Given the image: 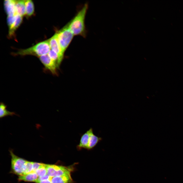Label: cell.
Listing matches in <instances>:
<instances>
[{
	"mask_svg": "<svg viewBox=\"0 0 183 183\" xmlns=\"http://www.w3.org/2000/svg\"><path fill=\"white\" fill-rule=\"evenodd\" d=\"M51 50L48 40L39 42L32 47L19 50L15 55H32L38 57L48 54Z\"/></svg>",
	"mask_w": 183,
	"mask_h": 183,
	"instance_id": "obj_2",
	"label": "cell"
},
{
	"mask_svg": "<svg viewBox=\"0 0 183 183\" xmlns=\"http://www.w3.org/2000/svg\"><path fill=\"white\" fill-rule=\"evenodd\" d=\"M38 177L35 172H33L28 174H23L19 176V181H24L27 182H36Z\"/></svg>",
	"mask_w": 183,
	"mask_h": 183,
	"instance_id": "obj_13",
	"label": "cell"
},
{
	"mask_svg": "<svg viewBox=\"0 0 183 183\" xmlns=\"http://www.w3.org/2000/svg\"><path fill=\"white\" fill-rule=\"evenodd\" d=\"M11 157V166L13 173L19 176L23 174L27 161L15 155L12 149L9 150Z\"/></svg>",
	"mask_w": 183,
	"mask_h": 183,
	"instance_id": "obj_5",
	"label": "cell"
},
{
	"mask_svg": "<svg viewBox=\"0 0 183 183\" xmlns=\"http://www.w3.org/2000/svg\"><path fill=\"white\" fill-rule=\"evenodd\" d=\"M39 57L40 61L46 69L53 74H57V69L58 68L55 63L50 57L48 54Z\"/></svg>",
	"mask_w": 183,
	"mask_h": 183,
	"instance_id": "obj_6",
	"label": "cell"
},
{
	"mask_svg": "<svg viewBox=\"0 0 183 183\" xmlns=\"http://www.w3.org/2000/svg\"><path fill=\"white\" fill-rule=\"evenodd\" d=\"M47 164L43 165L36 171V173L38 177H42L47 174Z\"/></svg>",
	"mask_w": 183,
	"mask_h": 183,
	"instance_id": "obj_18",
	"label": "cell"
},
{
	"mask_svg": "<svg viewBox=\"0 0 183 183\" xmlns=\"http://www.w3.org/2000/svg\"><path fill=\"white\" fill-rule=\"evenodd\" d=\"M60 45L64 53L70 43L74 36L68 24L55 33Z\"/></svg>",
	"mask_w": 183,
	"mask_h": 183,
	"instance_id": "obj_3",
	"label": "cell"
},
{
	"mask_svg": "<svg viewBox=\"0 0 183 183\" xmlns=\"http://www.w3.org/2000/svg\"><path fill=\"white\" fill-rule=\"evenodd\" d=\"M22 21V17L17 14L16 19L12 24L9 28L8 35L10 37H12L14 35L15 31L20 25Z\"/></svg>",
	"mask_w": 183,
	"mask_h": 183,
	"instance_id": "obj_14",
	"label": "cell"
},
{
	"mask_svg": "<svg viewBox=\"0 0 183 183\" xmlns=\"http://www.w3.org/2000/svg\"><path fill=\"white\" fill-rule=\"evenodd\" d=\"M44 163L37 162H33V171L36 172L37 170L42 166Z\"/></svg>",
	"mask_w": 183,
	"mask_h": 183,
	"instance_id": "obj_21",
	"label": "cell"
},
{
	"mask_svg": "<svg viewBox=\"0 0 183 183\" xmlns=\"http://www.w3.org/2000/svg\"><path fill=\"white\" fill-rule=\"evenodd\" d=\"M51 49L57 53L63 58L64 53L63 52L58 42L56 33L48 40Z\"/></svg>",
	"mask_w": 183,
	"mask_h": 183,
	"instance_id": "obj_7",
	"label": "cell"
},
{
	"mask_svg": "<svg viewBox=\"0 0 183 183\" xmlns=\"http://www.w3.org/2000/svg\"><path fill=\"white\" fill-rule=\"evenodd\" d=\"M50 177L47 174L43 176L38 177L36 182L37 183L38 182L41 181L50 179Z\"/></svg>",
	"mask_w": 183,
	"mask_h": 183,
	"instance_id": "obj_22",
	"label": "cell"
},
{
	"mask_svg": "<svg viewBox=\"0 0 183 183\" xmlns=\"http://www.w3.org/2000/svg\"><path fill=\"white\" fill-rule=\"evenodd\" d=\"M7 106L3 102H1L0 105V118H1L9 116L18 115L14 112H12L7 109Z\"/></svg>",
	"mask_w": 183,
	"mask_h": 183,
	"instance_id": "obj_15",
	"label": "cell"
},
{
	"mask_svg": "<svg viewBox=\"0 0 183 183\" xmlns=\"http://www.w3.org/2000/svg\"><path fill=\"white\" fill-rule=\"evenodd\" d=\"M16 14L22 17L26 14L25 0H16Z\"/></svg>",
	"mask_w": 183,
	"mask_h": 183,
	"instance_id": "obj_12",
	"label": "cell"
},
{
	"mask_svg": "<svg viewBox=\"0 0 183 183\" xmlns=\"http://www.w3.org/2000/svg\"><path fill=\"white\" fill-rule=\"evenodd\" d=\"M4 3L5 9L8 16H12L16 14V0H6Z\"/></svg>",
	"mask_w": 183,
	"mask_h": 183,
	"instance_id": "obj_9",
	"label": "cell"
},
{
	"mask_svg": "<svg viewBox=\"0 0 183 183\" xmlns=\"http://www.w3.org/2000/svg\"><path fill=\"white\" fill-rule=\"evenodd\" d=\"M102 140V138L95 135L92 128L90 134L89 142L87 149L90 150L94 148Z\"/></svg>",
	"mask_w": 183,
	"mask_h": 183,
	"instance_id": "obj_11",
	"label": "cell"
},
{
	"mask_svg": "<svg viewBox=\"0 0 183 183\" xmlns=\"http://www.w3.org/2000/svg\"><path fill=\"white\" fill-rule=\"evenodd\" d=\"M37 183H52L50 179L41 181Z\"/></svg>",
	"mask_w": 183,
	"mask_h": 183,
	"instance_id": "obj_23",
	"label": "cell"
},
{
	"mask_svg": "<svg viewBox=\"0 0 183 183\" xmlns=\"http://www.w3.org/2000/svg\"><path fill=\"white\" fill-rule=\"evenodd\" d=\"M47 174L51 177L71 174L73 171V166H66L54 164H47Z\"/></svg>",
	"mask_w": 183,
	"mask_h": 183,
	"instance_id": "obj_4",
	"label": "cell"
},
{
	"mask_svg": "<svg viewBox=\"0 0 183 183\" xmlns=\"http://www.w3.org/2000/svg\"><path fill=\"white\" fill-rule=\"evenodd\" d=\"M48 54L50 57L54 62L58 68L63 58L51 49L50 50Z\"/></svg>",
	"mask_w": 183,
	"mask_h": 183,
	"instance_id": "obj_17",
	"label": "cell"
},
{
	"mask_svg": "<svg viewBox=\"0 0 183 183\" xmlns=\"http://www.w3.org/2000/svg\"><path fill=\"white\" fill-rule=\"evenodd\" d=\"M50 180L52 183H73L71 174L60 176L50 177Z\"/></svg>",
	"mask_w": 183,
	"mask_h": 183,
	"instance_id": "obj_10",
	"label": "cell"
},
{
	"mask_svg": "<svg viewBox=\"0 0 183 183\" xmlns=\"http://www.w3.org/2000/svg\"><path fill=\"white\" fill-rule=\"evenodd\" d=\"M88 8V4H85L74 17L67 24L69 28L74 35L85 36V20Z\"/></svg>",
	"mask_w": 183,
	"mask_h": 183,
	"instance_id": "obj_1",
	"label": "cell"
},
{
	"mask_svg": "<svg viewBox=\"0 0 183 183\" xmlns=\"http://www.w3.org/2000/svg\"><path fill=\"white\" fill-rule=\"evenodd\" d=\"M17 14L13 16H8L7 19V23L9 27V28L13 23L16 20L17 17Z\"/></svg>",
	"mask_w": 183,
	"mask_h": 183,
	"instance_id": "obj_20",
	"label": "cell"
},
{
	"mask_svg": "<svg viewBox=\"0 0 183 183\" xmlns=\"http://www.w3.org/2000/svg\"><path fill=\"white\" fill-rule=\"evenodd\" d=\"M26 15L28 16H31L34 11V6L32 1L31 0H25Z\"/></svg>",
	"mask_w": 183,
	"mask_h": 183,
	"instance_id": "obj_16",
	"label": "cell"
},
{
	"mask_svg": "<svg viewBox=\"0 0 183 183\" xmlns=\"http://www.w3.org/2000/svg\"><path fill=\"white\" fill-rule=\"evenodd\" d=\"M91 130V128L81 135L79 144L77 146L78 149L81 150L83 148L87 149L88 145Z\"/></svg>",
	"mask_w": 183,
	"mask_h": 183,
	"instance_id": "obj_8",
	"label": "cell"
},
{
	"mask_svg": "<svg viewBox=\"0 0 183 183\" xmlns=\"http://www.w3.org/2000/svg\"><path fill=\"white\" fill-rule=\"evenodd\" d=\"M33 162L27 161L23 174H28L33 172Z\"/></svg>",
	"mask_w": 183,
	"mask_h": 183,
	"instance_id": "obj_19",
	"label": "cell"
}]
</instances>
